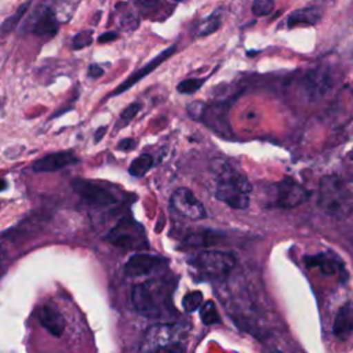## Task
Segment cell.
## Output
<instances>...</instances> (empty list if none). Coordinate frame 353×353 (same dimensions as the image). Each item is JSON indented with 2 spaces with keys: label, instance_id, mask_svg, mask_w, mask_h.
I'll return each instance as SVG.
<instances>
[{
  "label": "cell",
  "instance_id": "7",
  "mask_svg": "<svg viewBox=\"0 0 353 353\" xmlns=\"http://www.w3.org/2000/svg\"><path fill=\"white\" fill-rule=\"evenodd\" d=\"M72 186L74 192L88 204L94 207H110L117 203V197L106 188H102L94 182H90L87 179H74L72 182Z\"/></svg>",
  "mask_w": 353,
  "mask_h": 353
},
{
  "label": "cell",
  "instance_id": "15",
  "mask_svg": "<svg viewBox=\"0 0 353 353\" xmlns=\"http://www.w3.org/2000/svg\"><path fill=\"white\" fill-rule=\"evenodd\" d=\"M37 319L40 324L52 335L61 336L65 330L63 316L51 305H43L37 310Z\"/></svg>",
  "mask_w": 353,
  "mask_h": 353
},
{
  "label": "cell",
  "instance_id": "26",
  "mask_svg": "<svg viewBox=\"0 0 353 353\" xmlns=\"http://www.w3.org/2000/svg\"><path fill=\"white\" fill-rule=\"evenodd\" d=\"M274 8V3L270 0H256L252 3V12L256 17H265L270 14Z\"/></svg>",
  "mask_w": 353,
  "mask_h": 353
},
{
  "label": "cell",
  "instance_id": "29",
  "mask_svg": "<svg viewBox=\"0 0 353 353\" xmlns=\"http://www.w3.org/2000/svg\"><path fill=\"white\" fill-rule=\"evenodd\" d=\"M88 74L92 79H98V77H101L103 74V69L99 65H97V63H91L90 68H88Z\"/></svg>",
  "mask_w": 353,
  "mask_h": 353
},
{
  "label": "cell",
  "instance_id": "31",
  "mask_svg": "<svg viewBox=\"0 0 353 353\" xmlns=\"http://www.w3.org/2000/svg\"><path fill=\"white\" fill-rule=\"evenodd\" d=\"M105 131H106V127H101V128H98V130H97V132H95V135H94V142H99V141L103 138Z\"/></svg>",
  "mask_w": 353,
  "mask_h": 353
},
{
  "label": "cell",
  "instance_id": "23",
  "mask_svg": "<svg viewBox=\"0 0 353 353\" xmlns=\"http://www.w3.org/2000/svg\"><path fill=\"white\" fill-rule=\"evenodd\" d=\"M203 305V294L200 291L188 292L182 299V306L186 312H194Z\"/></svg>",
  "mask_w": 353,
  "mask_h": 353
},
{
  "label": "cell",
  "instance_id": "20",
  "mask_svg": "<svg viewBox=\"0 0 353 353\" xmlns=\"http://www.w3.org/2000/svg\"><path fill=\"white\" fill-rule=\"evenodd\" d=\"M222 234L221 233H214L204 230L201 233H192L185 239V243L189 245H210V244H216Z\"/></svg>",
  "mask_w": 353,
  "mask_h": 353
},
{
  "label": "cell",
  "instance_id": "27",
  "mask_svg": "<svg viewBox=\"0 0 353 353\" xmlns=\"http://www.w3.org/2000/svg\"><path fill=\"white\" fill-rule=\"evenodd\" d=\"M92 41V32L91 30H83L77 33L72 40V47L74 50H81L87 46H90Z\"/></svg>",
  "mask_w": 353,
  "mask_h": 353
},
{
  "label": "cell",
  "instance_id": "34",
  "mask_svg": "<svg viewBox=\"0 0 353 353\" xmlns=\"http://www.w3.org/2000/svg\"><path fill=\"white\" fill-rule=\"evenodd\" d=\"M269 353H284V352H281V350H277V349H272Z\"/></svg>",
  "mask_w": 353,
  "mask_h": 353
},
{
  "label": "cell",
  "instance_id": "19",
  "mask_svg": "<svg viewBox=\"0 0 353 353\" xmlns=\"http://www.w3.org/2000/svg\"><path fill=\"white\" fill-rule=\"evenodd\" d=\"M153 165V156L149 153H142L141 156H138L135 160H132V163L130 164L128 172L132 176H143Z\"/></svg>",
  "mask_w": 353,
  "mask_h": 353
},
{
  "label": "cell",
  "instance_id": "24",
  "mask_svg": "<svg viewBox=\"0 0 353 353\" xmlns=\"http://www.w3.org/2000/svg\"><path fill=\"white\" fill-rule=\"evenodd\" d=\"M204 81H205V79H203V77L201 79H196V77L185 79L181 83H178L176 90L181 94H193V92H196L201 87V84Z\"/></svg>",
  "mask_w": 353,
  "mask_h": 353
},
{
  "label": "cell",
  "instance_id": "18",
  "mask_svg": "<svg viewBox=\"0 0 353 353\" xmlns=\"http://www.w3.org/2000/svg\"><path fill=\"white\" fill-rule=\"evenodd\" d=\"M29 6H30V1H26V3L21 4L14 14H11L8 18L4 19V22L0 25V39L6 37L8 33H11L18 26V23L21 22L22 17L26 12V10L29 8Z\"/></svg>",
  "mask_w": 353,
  "mask_h": 353
},
{
  "label": "cell",
  "instance_id": "14",
  "mask_svg": "<svg viewBox=\"0 0 353 353\" xmlns=\"http://www.w3.org/2000/svg\"><path fill=\"white\" fill-rule=\"evenodd\" d=\"M334 335L345 341L353 332V302H345L336 312L332 323Z\"/></svg>",
  "mask_w": 353,
  "mask_h": 353
},
{
  "label": "cell",
  "instance_id": "25",
  "mask_svg": "<svg viewBox=\"0 0 353 353\" xmlns=\"http://www.w3.org/2000/svg\"><path fill=\"white\" fill-rule=\"evenodd\" d=\"M141 106H142V105H141L139 102H132V103H130V105L121 112V114H120V117H119L117 128L127 125V124L138 114V112L141 110Z\"/></svg>",
  "mask_w": 353,
  "mask_h": 353
},
{
  "label": "cell",
  "instance_id": "17",
  "mask_svg": "<svg viewBox=\"0 0 353 353\" xmlns=\"http://www.w3.org/2000/svg\"><path fill=\"white\" fill-rule=\"evenodd\" d=\"M321 18V8L320 7H306L291 12L287 18L288 26L296 25H313L317 23Z\"/></svg>",
  "mask_w": 353,
  "mask_h": 353
},
{
  "label": "cell",
  "instance_id": "21",
  "mask_svg": "<svg viewBox=\"0 0 353 353\" xmlns=\"http://www.w3.org/2000/svg\"><path fill=\"white\" fill-rule=\"evenodd\" d=\"M200 319L205 325H212L215 323H219V314L212 301H207L200 306Z\"/></svg>",
  "mask_w": 353,
  "mask_h": 353
},
{
  "label": "cell",
  "instance_id": "8",
  "mask_svg": "<svg viewBox=\"0 0 353 353\" xmlns=\"http://www.w3.org/2000/svg\"><path fill=\"white\" fill-rule=\"evenodd\" d=\"M307 190L291 178H284L274 185V203L273 205L281 208H294L306 201Z\"/></svg>",
  "mask_w": 353,
  "mask_h": 353
},
{
  "label": "cell",
  "instance_id": "9",
  "mask_svg": "<svg viewBox=\"0 0 353 353\" xmlns=\"http://www.w3.org/2000/svg\"><path fill=\"white\" fill-rule=\"evenodd\" d=\"M171 207L189 219H203L207 215L205 207L188 188H178L170 199Z\"/></svg>",
  "mask_w": 353,
  "mask_h": 353
},
{
  "label": "cell",
  "instance_id": "33",
  "mask_svg": "<svg viewBox=\"0 0 353 353\" xmlns=\"http://www.w3.org/2000/svg\"><path fill=\"white\" fill-rule=\"evenodd\" d=\"M7 188V181L6 179H3V178H0V192L1 190H4Z\"/></svg>",
  "mask_w": 353,
  "mask_h": 353
},
{
  "label": "cell",
  "instance_id": "28",
  "mask_svg": "<svg viewBox=\"0 0 353 353\" xmlns=\"http://www.w3.org/2000/svg\"><path fill=\"white\" fill-rule=\"evenodd\" d=\"M117 148H119L120 150H124V152L131 150V149L135 148V141H134L132 138H124V139H121V141L119 142Z\"/></svg>",
  "mask_w": 353,
  "mask_h": 353
},
{
  "label": "cell",
  "instance_id": "32",
  "mask_svg": "<svg viewBox=\"0 0 353 353\" xmlns=\"http://www.w3.org/2000/svg\"><path fill=\"white\" fill-rule=\"evenodd\" d=\"M4 259H6V248H4V245L0 243V268H1L3 262H4Z\"/></svg>",
  "mask_w": 353,
  "mask_h": 353
},
{
  "label": "cell",
  "instance_id": "30",
  "mask_svg": "<svg viewBox=\"0 0 353 353\" xmlns=\"http://www.w3.org/2000/svg\"><path fill=\"white\" fill-rule=\"evenodd\" d=\"M116 39H117V33H114V32H105V33H102L98 37V41L99 43H108V41H112V40H116Z\"/></svg>",
  "mask_w": 353,
  "mask_h": 353
},
{
  "label": "cell",
  "instance_id": "16",
  "mask_svg": "<svg viewBox=\"0 0 353 353\" xmlns=\"http://www.w3.org/2000/svg\"><path fill=\"white\" fill-rule=\"evenodd\" d=\"M305 262L309 268H317L324 274H335L342 268L338 258H335L330 254H324V252L305 256Z\"/></svg>",
  "mask_w": 353,
  "mask_h": 353
},
{
  "label": "cell",
  "instance_id": "6",
  "mask_svg": "<svg viewBox=\"0 0 353 353\" xmlns=\"http://www.w3.org/2000/svg\"><path fill=\"white\" fill-rule=\"evenodd\" d=\"M105 239L113 245L124 250H142L149 247L143 226L130 218L116 223V226L108 232Z\"/></svg>",
  "mask_w": 353,
  "mask_h": 353
},
{
  "label": "cell",
  "instance_id": "5",
  "mask_svg": "<svg viewBox=\"0 0 353 353\" xmlns=\"http://www.w3.org/2000/svg\"><path fill=\"white\" fill-rule=\"evenodd\" d=\"M190 266L207 279H222L236 266V258L223 251L207 250L196 254L190 259Z\"/></svg>",
  "mask_w": 353,
  "mask_h": 353
},
{
  "label": "cell",
  "instance_id": "13",
  "mask_svg": "<svg viewBox=\"0 0 353 353\" xmlns=\"http://www.w3.org/2000/svg\"><path fill=\"white\" fill-rule=\"evenodd\" d=\"M59 29V22L57 19L55 11H52L50 7L43 6L34 15L33 23H32V32L39 36L51 37L57 34Z\"/></svg>",
  "mask_w": 353,
  "mask_h": 353
},
{
  "label": "cell",
  "instance_id": "2",
  "mask_svg": "<svg viewBox=\"0 0 353 353\" xmlns=\"http://www.w3.org/2000/svg\"><path fill=\"white\" fill-rule=\"evenodd\" d=\"M171 284L164 279H150L135 284L131 291L134 309L146 317H161L172 310Z\"/></svg>",
  "mask_w": 353,
  "mask_h": 353
},
{
  "label": "cell",
  "instance_id": "11",
  "mask_svg": "<svg viewBox=\"0 0 353 353\" xmlns=\"http://www.w3.org/2000/svg\"><path fill=\"white\" fill-rule=\"evenodd\" d=\"M164 263L165 261L161 256L150 254H135L125 262L124 272L131 277H139L153 273Z\"/></svg>",
  "mask_w": 353,
  "mask_h": 353
},
{
  "label": "cell",
  "instance_id": "4",
  "mask_svg": "<svg viewBox=\"0 0 353 353\" xmlns=\"http://www.w3.org/2000/svg\"><path fill=\"white\" fill-rule=\"evenodd\" d=\"M139 353H185L182 331L175 324H154L143 335Z\"/></svg>",
  "mask_w": 353,
  "mask_h": 353
},
{
  "label": "cell",
  "instance_id": "12",
  "mask_svg": "<svg viewBox=\"0 0 353 353\" xmlns=\"http://www.w3.org/2000/svg\"><path fill=\"white\" fill-rule=\"evenodd\" d=\"M175 51V47H168L165 48L164 51H161L160 54H157L153 59H150L146 65H143L141 69L135 70L132 74H130L120 85L116 87V90L110 94V97H114V95H119L124 91H127L128 88H131L134 84H137L139 80H142L143 77H146L149 73H152L157 66H160V63H163L167 58H170Z\"/></svg>",
  "mask_w": 353,
  "mask_h": 353
},
{
  "label": "cell",
  "instance_id": "1",
  "mask_svg": "<svg viewBox=\"0 0 353 353\" xmlns=\"http://www.w3.org/2000/svg\"><path fill=\"white\" fill-rule=\"evenodd\" d=\"M252 185L250 181L229 163L214 167L212 194L216 200L234 210H245L250 205Z\"/></svg>",
  "mask_w": 353,
  "mask_h": 353
},
{
  "label": "cell",
  "instance_id": "3",
  "mask_svg": "<svg viewBox=\"0 0 353 353\" xmlns=\"http://www.w3.org/2000/svg\"><path fill=\"white\" fill-rule=\"evenodd\" d=\"M319 207L334 216L353 214V179L339 175H327L320 181Z\"/></svg>",
  "mask_w": 353,
  "mask_h": 353
},
{
  "label": "cell",
  "instance_id": "22",
  "mask_svg": "<svg viewBox=\"0 0 353 353\" xmlns=\"http://www.w3.org/2000/svg\"><path fill=\"white\" fill-rule=\"evenodd\" d=\"M221 25V17L218 12H214L211 14L210 17H207L203 23L199 26L197 29V36H205V34H210L212 32H215Z\"/></svg>",
  "mask_w": 353,
  "mask_h": 353
},
{
  "label": "cell",
  "instance_id": "10",
  "mask_svg": "<svg viewBox=\"0 0 353 353\" xmlns=\"http://www.w3.org/2000/svg\"><path fill=\"white\" fill-rule=\"evenodd\" d=\"M80 160L70 150L55 152V153H48V154L34 160L32 164V170L34 172H54V171H59L65 167H69L72 164H76Z\"/></svg>",
  "mask_w": 353,
  "mask_h": 353
}]
</instances>
